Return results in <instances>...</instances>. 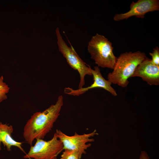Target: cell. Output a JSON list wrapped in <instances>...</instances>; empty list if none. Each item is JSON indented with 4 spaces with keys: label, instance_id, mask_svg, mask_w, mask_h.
Here are the masks:
<instances>
[{
    "label": "cell",
    "instance_id": "cell-10",
    "mask_svg": "<svg viewBox=\"0 0 159 159\" xmlns=\"http://www.w3.org/2000/svg\"><path fill=\"white\" fill-rule=\"evenodd\" d=\"M13 131V128L11 125H9L6 124H3L0 122V150H1V143L4 147H6L8 151H11L12 146L18 147L21 151L26 154L22 147V142H19L14 140L11 137Z\"/></svg>",
    "mask_w": 159,
    "mask_h": 159
},
{
    "label": "cell",
    "instance_id": "cell-1",
    "mask_svg": "<svg viewBox=\"0 0 159 159\" xmlns=\"http://www.w3.org/2000/svg\"><path fill=\"white\" fill-rule=\"evenodd\" d=\"M63 105V97L59 95L55 104L31 116L24 127L23 133L24 139L29 145L32 146L35 139H43L51 131Z\"/></svg>",
    "mask_w": 159,
    "mask_h": 159
},
{
    "label": "cell",
    "instance_id": "cell-6",
    "mask_svg": "<svg viewBox=\"0 0 159 159\" xmlns=\"http://www.w3.org/2000/svg\"><path fill=\"white\" fill-rule=\"evenodd\" d=\"M58 138L62 142L63 149H69L78 151L82 155L86 153L85 150L90 147L91 143L87 144L88 142H93L94 140L91 138L98 134L95 130L92 132L79 135L76 132L73 135H66L61 130L57 129L55 132Z\"/></svg>",
    "mask_w": 159,
    "mask_h": 159
},
{
    "label": "cell",
    "instance_id": "cell-3",
    "mask_svg": "<svg viewBox=\"0 0 159 159\" xmlns=\"http://www.w3.org/2000/svg\"><path fill=\"white\" fill-rule=\"evenodd\" d=\"M112 43L104 36L97 33L89 42L88 51L98 67L113 69L117 58L114 54Z\"/></svg>",
    "mask_w": 159,
    "mask_h": 159
},
{
    "label": "cell",
    "instance_id": "cell-14",
    "mask_svg": "<svg viewBox=\"0 0 159 159\" xmlns=\"http://www.w3.org/2000/svg\"><path fill=\"white\" fill-rule=\"evenodd\" d=\"M139 159H150V158L145 151H142L140 155Z\"/></svg>",
    "mask_w": 159,
    "mask_h": 159
},
{
    "label": "cell",
    "instance_id": "cell-4",
    "mask_svg": "<svg viewBox=\"0 0 159 159\" xmlns=\"http://www.w3.org/2000/svg\"><path fill=\"white\" fill-rule=\"evenodd\" d=\"M56 32L59 51L66 59L69 65L79 73L80 79L78 88H82L85 84V76L92 75V69L81 59L71 45L70 47L67 45L63 39L58 28H57Z\"/></svg>",
    "mask_w": 159,
    "mask_h": 159
},
{
    "label": "cell",
    "instance_id": "cell-7",
    "mask_svg": "<svg viewBox=\"0 0 159 159\" xmlns=\"http://www.w3.org/2000/svg\"><path fill=\"white\" fill-rule=\"evenodd\" d=\"M159 10L158 0H138L135 2H132L130 6V10L127 12L116 14L113 20L119 21L134 16L138 18L143 19L147 13Z\"/></svg>",
    "mask_w": 159,
    "mask_h": 159
},
{
    "label": "cell",
    "instance_id": "cell-9",
    "mask_svg": "<svg viewBox=\"0 0 159 159\" xmlns=\"http://www.w3.org/2000/svg\"><path fill=\"white\" fill-rule=\"evenodd\" d=\"M142 78L150 85H159V66L154 64L147 57L137 67L132 77Z\"/></svg>",
    "mask_w": 159,
    "mask_h": 159
},
{
    "label": "cell",
    "instance_id": "cell-5",
    "mask_svg": "<svg viewBox=\"0 0 159 159\" xmlns=\"http://www.w3.org/2000/svg\"><path fill=\"white\" fill-rule=\"evenodd\" d=\"M63 146L55 132L50 140L37 139L34 146L24 157V158L57 159L58 155L63 150Z\"/></svg>",
    "mask_w": 159,
    "mask_h": 159
},
{
    "label": "cell",
    "instance_id": "cell-8",
    "mask_svg": "<svg viewBox=\"0 0 159 159\" xmlns=\"http://www.w3.org/2000/svg\"><path fill=\"white\" fill-rule=\"evenodd\" d=\"M91 73L93 76L94 82L90 86L77 90H74L68 87L64 88V93L69 95L78 96L91 89L99 87L105 90L114 96L117 95L116 91L111 86L112 83L108 80H106L103 77L98 67L96 66L94 67V69H92Z\"/></svg>",
    "mask_w": 159,
    "mask_h": 159
},
{
    "label": "cell",
    "instance_id": "cell-11",
    "mask_svg": "<svg viewBox=\"0 0 159 159\" xmlns=\"http://www.w3.org/2000/svg\"><path fill=\"white\" fill-rule=\"evenodd\" d=\"M82 155L78 151L64 149L61 155L60 159H80Z\"/></svg>",
    "mask_w": 159,
    "mask_h": 159
},
{
    "label": "cell",
    "instance_id": "cell-2",
    "mask_svg": "<svg viewBox=\"0 0 159 159\" xmlns=\"http://www.w3.org/2000/svg\"><path fill=\"white\" fill-rule=\"evenodd\" d=\"M147 57L144 52L139 51L121 54L117 58L113 71L107 75L108 80L122 87H126L129 83L128 79Z\"/></svg>",
    "mask_w": 159,
    "mask_h": 159
},
{
    "label": "cell",
    "instance_id": "cell-13",
    "mask_svg": "<svg viewBox=\"0 0 159 159\" xmlns=\"http://www.w3.org/2000/svg\"><path fill=\"white\" fill-rule=\"evenodd\" d=\"M149 54L152 57L151 59L152 62L155 65L159 66V48L157 46L153 49L152 52H150Z\"/></svg>",
    "mask_w": 159,
    "mask_h": 159
},
{
    "label": "cell",
    "instance_id": "cell-12",
    "mask_svg": "<svg viewBox=\"0 0 159 159\" xmlns=\"http://www.w3.org/2000/svg\"><path fill=\"white\" fill-rule=\"evenodd\" d=\"M2 75L0 77V103L7 98V94L9 92L10 88L4 81Z\"/></svg>",
    "mask_w": 159,
    "mask_h": 159
}]
</instances>
